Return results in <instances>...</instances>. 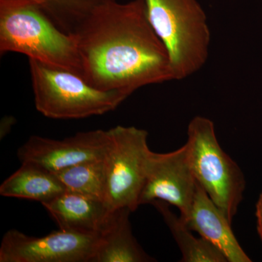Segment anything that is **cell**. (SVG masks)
Masks as SVG:
<instances>
[{"instance_id":"14","label":"cell","mask_w":262,"mask_h":262,"mask_svg":"<svg viewBox=\"0 0 262 262\" xmlns=\"http://www.w3.org/2000/svg\"><path fill=\"white\" fill-rule=\"evenodd\" d=\"M163 216V220L173 234L182 252L183 262H225L224 255L213 245L192 233L187 224L174 214L165 201H155L151 203Z\"/></svg>"},{"instance_id":"13","label":"cell","mask_w":262,"mask_h":262,"mask_svg":"<svg viewBox=\"0 0 262 262\" xmlns=\"http://www.w3.org/2000/svg\"><path fill=\"white\" fill-rule=\"evenodd\" d=\"M127 208L115 210L111 225L101 236L94 262L154 261L133 234Z\"/></svg>"},{"instance_id":"3","label":"cell","mask_w":262,"mask_h":262,"mask_svg":"<svg viewBox=\"0 0 262 262\" xmlns=\"http://www.w3.org/2000/svg\"><path fill=\"white\" fill-rule=\"evenodd\" d=\"M151 27L168 53L173 80L201 70L209 56L211 34L198 0H143Z\"/></svg>"},{"instance_id":"15","label":"cell","mask_w":262,"mask_h":262,"mask_svg":"<svg viewBox=\"0 0 262 262\" xmlns=\"http://www.w3.org/2000/svg\"><path fill=\"white\" fill-rule=\"evenodd\" d=\"M55 173L67 191L104 202L106 184L104 158L77 164Z\"/></svg>"},{"instance_id":"12","label":"cell","mask_w":262,"mask_h":262,"mask_svg":"<svg viewBox=\"0 0 262 262\" xmlns=\"http://www.w3.org/2000/svg\"><path fill=\"white\" fill-rule=\"evenodd\" d=\"M67 191L56 173L34 164L21 163L0 186V194L44 203Z\"/></svg>"},{"instance_id":"7","label":"cell","mask_w":262,"mask_h":262,"mask_svg":"<svg viewBox=\"0 0 262 262\" xmlns=\"http://www.w3.org/2000/svg\"><path fill=\"white\" fill-rule=\"evenodd\" d=\"M101 236L54 231L43 237L10 229L0 246V262H94Z\"/></svg>"},{"instance_id":"16","label":"cell","mask_w":262,"mask_h":262,"mask_svg":"<svg viewBox=\"0 0 262 262\" xmlns=\"http://www.w3.org/2000/svg\"><path fill=\"white\" fill-rule=\"evenodd\" d=\"M39 6L63 32L73 35L99 0H29Z\"/></svg>"},{"instance_id":"2","label":"cell","mask_w":262,"mask_h":262,"mask_svg":"<svg viewBox=\"0 0 262 262\" xmlns=\"http://www.w3.org/2000/svg\"><path fill=\"white\" fill-rule=\"evenodd\" d=\"M21 53L82 77L75 38L29 0H0V53Z\"/></svg>"},{"instance_id":"4","label":"cell","mask_w":262,"mask_h":262,"mask_svg":"<svg viewBox=\"0 0 262 262\" xmlns=\"http://www.w3.org/2000/svg\"><path fill=\"white\" fill-rule=\"evenodd\" d=\"M36 108L45 117L82 119L113 111L128 96L122 91L96 89L72 71L29 60Z\"/></svg>"},{"instance_id":"11","label":"cell","mask_w":262,"mask_h":262,"mask_svg":"<svg viewBox=\"0 0 262 262\" xmlns=\"http://www.w3.org/2000/svg\"><path fill=\"white\" fill-rule=\"evenodd\" d=\"M182 220L191 230L216 248L227 261H251L236 238L232 223L198 182L192 208L187 218Z\"/></svg>"},{"instance_id":"9","label":"cell","mask_w":262,"mask_h":262,"mask_svg":"<svg viewBox=\"0 0 262 262\" xmlns=\"http://www.w3.org/2000/svg\"><path fill=\"white\" fill-rule=\"evenodd\" d=\"M108 130L77 133L63 140L32 136L18 151L20 163L34 164L58 173L74 165L104 158L108 143Z\"/></svg>"},{"instance_id":"17","label":"cell","mask_w":262,"mask_h":262,"mask_svg":"<svg viewBox=\"0 0 262 262\" xmlns=\"http://www.w3.org/2000/svg\"><path fill=\"white\" fill-rule=\"evenodd\" d=\"M256 215L257 218L258 232L262 243V193L260 194L257 203H256Z\"/></svg>"},{"instance_id":"6","label":"cell","mask_w":262,"mask_h":262,"mask_svg":"<svg viewBox=\"0 0 262 262\" xmlns=\"http://www.w3.org/2000/svg\"><path fill=\"white\" fill-rule=\"evenodd\" d=\"M110 143L105 153L106 196L104 203L113 210L140 206V198L151 151L148 132L134 126L117 125L108 130Z\"/></svg>"},{"instance_id":"8","label":"cell","mask_w":262,"mask_h":262,"mask_svg":"<svg viewBox=\"0 0 262 262\" xmlns=\"http://www.w3.org/2000/svg\"><path fill=\"white\" fill-rule=\"evenodd\" d=\"M196 182L189 160L187 144L168 153L151 151L147 176L140 198V206L155 201L177 207L185 220L195 196Z\"/></svg>"},{"instance_id":"1","label":"cell","mask_w":262,"mask_h":262,"mask_svg":"<svg viewBox=\"0 0 262 262\" xmlns=\"http://www.w3.org/2000/svg\"><path fill=\"white\" fill-rule=\"evenodd\" d=\"M73 36L82 77L96 89L132 94L143 86L173 80L168 52L143 0H99Z\"/></svg>"},{"instance_id":"5","label":"cell","mask_w":262,"mask_h":262,"mask_svg":"<svg viewBox=\"0 0 262 262\" xmlns=\"http://www.w3.org/2000/svg\"><path fill=\"white\" fill-rule=\"evenodd\" d=\"M187 136L186 144L196 182L232 223L246 187L242 170L221 147L210 119L194 117Z\"/></svg>"},{"instance_id":"10","label":"cell","mask_w":262,"mask_h":262,"mask_svg":"<svg viewBox=\"0 0 262 262\" xmlns=\"http://www.w3.org/2000/svg\"><path fill=\"white\" fill-rule=\"evenodd\" d=\"M42 205L60 229L88 235H102L115 211L104 202L69 191Z\"/></svg>"}]
</instances>
